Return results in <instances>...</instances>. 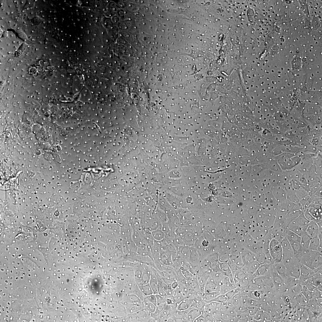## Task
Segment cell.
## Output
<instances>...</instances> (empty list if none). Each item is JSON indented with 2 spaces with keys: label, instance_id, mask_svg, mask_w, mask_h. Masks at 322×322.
I'll use <instances>...</instances> for the list:
<instances>
[{
  "label": "cell",
  "instance_id": "7a4b0ae2",
  "mask_svg": "<svg viewBox=\"0 0 322 322\" xmlns=\"http://www.w3.org/2000/svg\"><path fill=\"white\" fill-rule=\"evenodd\" d=\"M271 256L275 263H281L283 258V249L280 243L275 246L270 252Z\"/></svg>",
  "mask_w": 322,
  "mask_h": 322
},
{
  "label": "cell",
  "instance_id": "5b68a950",
  "mask_svg": "<svg viewBox=\"0 0 322 322\" xmlns=\"http://www.w3.org/2000/svg\"><path fill=\"white\" fill-rule=\"evenodd\" d=\"M203 309L191 307L185 319V322H193L202 313Z\"/></svg>",
  "mask_w": 322,
  "mask_h": 322
},
{
  "label": "cell",
  "instance_id": "3957f363",
  "mask_svg": "<svg viewBox=\"0 0 322 322\" xmlns=\"http://www.w3.org/2000/svg\"><path fill=\"white\" fill-rule=\"evenodd\" d=\"M287 229V228L285 227L272 228L270 234L271 237L272 238L276 239L280 243L286 238Z\"/></svg>",
  "mask_w": 322,
  "mask_h": 322
},
{
  "label": "cell",
  "instance_id": "7c38bea8",
  "mask_svg": "<svg viewBox=\"0 0 322 322\" xmlns=\"http://www.w3.org/2000/svg\"><path fill=\"white\" fill-rule=\"evenodd\" d=\"M158 301L159 303H162L163 301H165V300L164 298H162V297H160V296H158Z\"/></svg>",
  "mask_w": 322,
  "mask_h": 322
},
{
  "label": "cell",
  "instance_id": "52a82bcc",
  "mask_svg": "<svg viewBox=\"0 0 322 322\" xmlns=\"http://www.w3.org/2000/svg\"><path fill=\"white\" fill-rule=\"evenodd\" d=\"M193 299L191 298H186L180 302L177 307V310L179 311L185 310L191 307Z\"/></svg>",
  "mask_w": 322,
  "mask_h": 322
},
{
  "label": "cell",
  "instance_id": "6da1fadb",
  "mask_svg": "<svg viewBox=\"0 0 322 322\" xmlns=\"http://www.w3.org/2000/svg\"><path fill=\"white\" fill-rule=\"evenodd\" d=\"M310 222V221L304 217L301 216L292 220L287 228L301 236L306 232V227Z\"/></svg>",
  "mask_w": 322,
  "mask_h": 322
},
{
  "label": "cell",
  "instance_id": "8fae6325",
  "mask_svg": "<svg viewBox=\"0 0 322 322\" xmlns=\"http://www.w3.org/2000/svg\"><path fill=\"white\" fill-rule=\"evenodd\" d=\"M207 321L205 317L201 314L199 316L196 318L193 322H205Z\"/></svg>",
  "mask_w": 322,
  "mask_h": 322
},
{
  "label": "cell",
  "instance_id": "277c9868",
  "mask_svg": "<svg viewBox=\"0 0 322 322\" xmlns=\"http://www.w3.org/2000/svg\"><path fill=\"white\" fill-rule=\"evenodd\" d=\"M306 232L311 238L318 236L319 228L316 221H310L307 225Z\"/></svg>",
  "mask_w": 322,
  "mask_h": 322
},
{
  "label": "cell",
  "instance_id": "8992f818",
  "mask_svg": "<svg viewBox=\"0 0 322 322\" xmlns=\"http://www.w3.org/2000/svg\"><path fill=\"white\" fill-rule=\"evenodd\" d=\"M309 250L317 251L321 253L322 242H320L318 237L311 238Z\"/></svg>",
  "mask_w": 322,
  "mask_h": 322
},
{
  "label": "cell",
  "instance_id": "30bf717a",
  "mask_svg": "<svg viewBox=\"0 0 322 322\" xmlns=\"http://www.w3.org/2000/svg\"><path fill=\"white\" fill-rule=\"evenodd\" d=\"M280 243L279 242H278L276 239H273V238H272L271 239V241L270 242V246H270L269 248H270V252H271V251L273 249V248L275 246L278 245V244H279Z\"/></svg>",
  "mask_w": 322,
  "mask_h": 322
},
{
  "label": "cell",
  "instance_id": "ba28073f",
  "mask_svg": "<svg viewBox=\"0 0 322 322\" xmlns=\"http://www.w3.org/2000/svg\"><path fill=\"white\" fill-rule=\"evenodd\" d=\"M311 237L305 232L301 236V244L302 250L309 249Z\"/></svg>",
  "mask_w": 322,
  "mask_h": 322
},
{
  "label": "cell",
  "instance_id": "9c48e42d",
  "mask_svg": "<svg viewBox=\"0 0 322 322\" xmlns=\"http://www.w3.org/2000/svg\"><path fill=\"white\" fill-rule=\"evenodd\" d=\"M152 234L153 237L157 240H161L164 237V233L162 231L157 230L153 231Z\"/></svg>",
  "mask_w": 322,
  "mask_h": 322
}]
</instances>
